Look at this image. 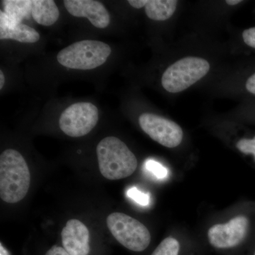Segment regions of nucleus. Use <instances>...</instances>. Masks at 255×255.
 Instances as JSON below:
<instances>
[{
  "instance_id": "20",
  "label": "nucleus",
  "mask_w": 255,
  "mask_h": 255,
  "mask_svg": "<svg viewBox=\"0 0 255 255\" xmlns=\"http://www.w3.org/2000/svg\"><path fill=\"white\" fill-rule=\"evenodd\" d=\"M45 255H70L68 252L64 249V248H61L59 246H53L47 252L46 254Z\"/></svg>"
},
{
  "instance_id": "12",
  "label": "nucleus",
  "mask_w": 255,
  "mask_h": 255,
  "mask_svg": "<svg viewBox=\"0 0 255 255\" xmlns=\"http://www.w3.org/2000/svg\"><path fill=\"white\" fill-rule=\"evenodd\" d=\"M31 16L43 26H51L60 16L59 10L52 0H32Z\"/></svg>"
},
{
  "instance_id": "17",
  "label": "nucleus",
  "mask_w": 255,
  "mask_h": 255,
  "mask_svg": "<svg viewBox=\"0 0 255 255\" xmlns=\"http://www.w3.org/2000/svg\"><path fill=\"white\" fill-rule=\"evenodd\" d=\"M127 196L132 200L141 206L148 205L149 203H150V195L148 194H145V193L139 191L135 187L130 188L128 190Z\"/></svg>"
},
{
  "instance_id": "2",
  "label": "nucleus",
  "mask_w": 255,
  "mask_h": 255,
  "mask_svg": "<svg viewBox=\"0 0 255 255\" xmlns=\"http://www.w3.org/2000/svg\"><path fill=\"white\" fill-rule=\"evenodd\" d=\"M97 154L101 174L110 180L128 177L137 168L136 157L118 137H107L101 140Z\"/></svg>"
},
{
  "instance_id": "13",
  "label": "nucleus",
  "mask_w": 255,
  "mask_h": 255,
  "mask_svg": "<svg viewBox=\"0 0 255 255\" xmlns=\"http://www.w3.org/2000/svg\"><path fill=\"white\" fill-rule=\"evenodd\" d=\"M176 0H147L145 9L148 18L155 21H165L177 9Z\"/></svg>"
},
{
  "instance_id": "26",
  "label": "nucleus",
  "mask_w": 255,
  "mask_h": 255,
  "mask_svg": "<svg viewBox=\"0 0 255 255\" xmlns=\"http://www.w3.org/2000/svg\"></svg>"
},
{
  "instance_id": "18",
  "label": "nucleus",
  "mask_w": 255,
  "mask_h": 255,
  "mask_svg": "<svg viewBox=\"0 0 255 255\" xmlns=\"http://www.w3.org/2000/svg\"><path fill=\"white\" fill-rule=\"evenodd\" d=\"M236 147L243 154L254 155L255 159V136L253 139H241L236 144Z\"/></svg>"
},
{
  "instance_id": "11",
  "label": "nucleus",
  "mask_w": 255,
  "mask_h": 255,
  "mask_svg": "<svg viewBox=\"0 0 255 255\" xmlns=\"http://www.w3.org/2000/svg\"><path fill=\"white\" fill-rule=\"evenodd\" d=\"M0 39H12L21 43H36L40 35L27 25L11 21L2 10L0 11Z\"/></svg>"
},
{
  "instance_id": "3",
  "label": "nucleus",
  "mask_w": 255,
  "mask_h": 255,
  "mask_svg": "<svg viewBox=\"0 0 255 255\" xmlns=\"http://www.w3.org/2000/svg\"><path fill=\"white\" fill-rule=\"evenodd\" d=\"M112 53L110 46L104 42H76L60 50L57 55L58 63L75 70H92L103 65Z\"/></svg>"
},
{
  "instance_id": "7",
  "label": "nucleus",
  "mask_w": 255,
  "mask_h": 255,
  "mask_svg": "<svg viewBox=\"0 0 255 255\" xmlns=\"http://www.w3.org/2000/svg\"><path fill=\"white\" fill-rule=\"evenodd\" d=\"M142 130L155 141L169 148L180 145L183 130L175 122L151 113H144L139 117Z\"/></svg>"
},
{
  "instance_id": "22",
  "label": "nucleus",
  "mask_w": 255,
  "mask_h": 255,
  "mask_svg": "<svg viewBox=\"0 0 255 255\" xmlns=\"http://www.w3.org/2000/svg\"><path fill=\"white\" fill-rule=\"evenodd\" d=\"M246 88L251 93L255 95V73L248 79L246 82Z\"/></svg>"
},
{
  "instance_id": "24",
  "label": "nucleus",
  "mask_w": 255,
  "mask_h": 255,
  "mask_svg": "<svg viewBox=\"0 0 255 255\" xmlns=\"http://www.w3.org/2000/svg\"><path fill=\"white\" fill-rule=\"evenodd\" d=\"M226 2L227 3L228 5L233 6V5L239 4V3L242 2V1L241 0H226Z\"/></svg>"
},
{
  "instance_id": "23",
  "label": "nucleus",
  "mask_w": 255,
  "mask_h": 255,
  "mask_svg": "<svg viewBox=\"0 0 255 255\" xmlns=\"http://www.w3.org/2000/svg\"><path fill=\"white\" fill-rule=\"evenodd\" d=\"M5 82L4 75L3 74V72L0 71V90L3 88V86H4Z\"/></svg>"
},
{
  "instance_id": "6",
  "label": "nucleus",
  "mask_w": 255,
  "mask_h": 255,
  "mask_svg": "<svg viewBox=\"0 0 255 255\" xmlns=\"http://www.w3.org/2000/svg\"><path fill=\"white\" fill-rule=\"evenodd\" d=\"M99 111L89 102H79L68 107L60 115V128L70 137L84 136L96 127Z\"/></svg>"
},
{
  "instance_id": "14",
  "label": "nucleus",
  "mask_w": 255,
  "mask_h": 255,
  "mask_svg": "<svg viewBox=\"0 0 255 255\" xmlns=\"http://www.w3.org/2000/svg\"><path fill=\"white\" fill-rule=\"evenodd\" d=\"M4 12L6 16L16 23H21L24 18H30L31 14V0H6L1 1Z\"/></svg>"
},
{
  "instance_id": "19",
  "label": "nucleus",
  "mask_w": 255,
  "mask_h": 255,
  "mask_svg": "<svg viewBox=\"0 0 255 255\" xmlns=\"http://www.w3.org/2000/svg\"><path fill=\"white\" fill-rule=\"evenodd\" d=\"M243 38L248 46L255 48V27L245 30L243 33Z\"/></svg>"
},
{
  "instance_id": "16",
  "label": "nucleus",
  "mask_w": 255,
  "mask_h": 255,
  "mask_svg": "<svg viewBox=\"0 0 255 255\" xmlns=\"http://www.w3.org/2000/svg\"><path fill=\"white\" fill-rule=\"evenodd\" d=\"M145 169L155 178L163 179L168 176V170L162 164L152 159H148L145 163Z\"/></svg>"
},
{
  "instance_id": "5",
  "label": "nucleus",
  "mask_w": 255,
  "mask_h": 255,
  "mask_svg": "<svg viewBox=\"0 0 255 255\" xmlns=\"http://www.w3.org/2000/svg\"><path fill=\"white\" fill-rule=\"evenodd\" d=\"M107 225L115 239L127 249L142 252L150 245L148 229L137 220L123 214L112 213L107 219Z\"/></svg>"
},
{
  "instance_id": "25",
  "label": "nucleus",
  "mask_w": 255,
  "mask_h": 255,
  "mask_svg": "<svg viewBox=\"0 0 255 255\" xmlns=\"http://www.w3.org/2000/svg\"><path fill=\"white\" fill-rule=\"evenodd\" d=\"M9 255L8 252L4 249L2 247V245L1 244V255Z\"/></svg>"
},
{
  "instance_id": "8",
  "label": "nucleus",
  "mask_w": 255,
  "mask_h": 255,
  "mask_svg": "<svg viewBox=\"0 0 255 255\" xmlns=\"http://www.w3.org/2000/svg\"><path fill=\"white\" fill-rule=\"evenodd\" d=\"M249 220L245 216L233 218L228 223L210 228L208 238L211 246L217 249H229L239 246L246 238Z\"/></svg>"
},
{
  "instance_id": "4",
  "label": "nucleus",
  "mask_w": 255,
  "mask_h": 255,
  "mask_svg": "<svg viewBox=\"0 0 255 255\" xmlns=\"http://www.w3.org/2000/svg\"><path fill=\"white\" fill-rule=\"evenodd\" d=\"M207 60L198 57H187L177 60L164 71L162 85L170 93L187 90L209 73Z\"/></svg>"
},
{
  "instance_id": "10",
  "label": "nucleus",
  "mask_w": 255,
  "mask_h": 255,
  "mask_svg": "<svg viewBox=\"0 0 255 255\" xmlns=\"http://www.w3.org/2000/svg\"><path fill=\"white\" fill-rule=\"evenodd\" d=\"M64 249L70 255H88L90 253V232L81 221L69 220L61 233Z\"/></svg>"
},
{
  "instance_id": "21",
  "label": "nucleus",
  "mask_w": 255,
  "mask_h": 255,
  "mask_svg": "<svg viewBox=\"0 0 255 255\" xmlns=\"http://www.w3.org/2000/svg\"><path fill=\"white\" fill-rule=\"evenodd\" d=\"M128 2L132 7L135 8V9H140V8L145 7L147 0H129Z\"/></svg>"
},
{
  "instance_id": "1",
  "label": "nucleus",
  "mask_w": 255,
  "mask_h": 255,
  "mask_svg": "<svg viewBox=\"0 0 255 255\" xmlns=\"http://www.w3.org/2000/svg\"><path fill=\"white\" fill-rule=\"evenodd\" d=\"M31 174L24 158L13 149L0 156V197L9 204L19 202L27 194Z\"/></svg>"
},
{
  "instance_id": "15",
  "label": "nucleus",
  "mask_w": 255,
  "mask_h": 255,
  "mask_svg": "<svg viewBox=\"0 0 255 255\" xmlns=\"http://www.w3.org/2000/svg\"><path fill=\"white\" fill-rule=\"evenodd\" d=\"M180 245L175 238H165L151 255H179Z\"/></svg>"
},
{
  "instance_id": "9",
  "label": "nucleus",
  "mask_w": 255,
  "mask_h": 255,
  "mask_svg": "<svg viewBox=\"0 0 255 255\" xmlns=\"http://www.w3.org/2000/svg\"><path fill=\"white\" fill-rule=\"evenodd\" d=\"M69 13L76 17H86L95 27L105 28L110 25V15L102 3L94 0H65Z\"/></svg>"
}]
</instances>
